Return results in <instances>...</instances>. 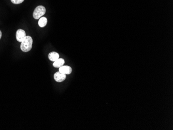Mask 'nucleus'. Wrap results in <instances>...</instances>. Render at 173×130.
I'll return each mask as SVG.
<instances>
[{
	"instance_id": "nucleus-3",
	"label": "nucleus",
	"mask_w": 173,
	"mask_h": 130,
	"mask_svg": "<svg viewBox=\"0 0 173 130\" xmlns=\"http://www.w3.org/2000/svg\"><path fill=\"white\" fill-rule=\"evenodd\" d=\"M16 39L19 42H22L26 37V34L25 31L22 29H19L16 32Z\"/></svg>"
},
{
	"instance_id": "nucleus-5",
	"label": "nucleus",
	"mask_w": 173,
	"mask_h": 130,
	"mask_svg": "<svg viewBox=\"0 0 173 130\" xmlns=\"http://www.w3.org/2000/svg\"><path fill=\"white\" fill-rule=\"evenodd\" d=\"M59 72L60 73L65 74V75H68L72 73V69L70 67V66H67V65H65V66H61L59 68Z\"/></svg>"
},
{
	"instance_id": "nucleus-2",
	"label": "nucleus",
	"mask_w": 173,
	"mask_h": 130,
	"mask_svg": "<svg viewBox=\"0 0 173 130\" xmlns=\"http://www.w3.org/2000/svg\"><path fill=\"white\" fill-rule=\"evenodd\" d=\"M46 9L45 7L42 5H40L36 7L34 11L33 12V17L35 19H38L41 18L46 13Z\"/></svg>"
},
{
	"instance_id": "nucleus-4",
	"label": "nucleus",
	"mask_w": 173,
	"mask_h": 130,
	"mask_svg": "<svg viewBox=\"0 0 173 130\" xmlns=\"http://www.w3.org/2000/svg\"><path fill=\"white\" fill-rule=\"evenodd\" d=\"M66 78V75L60 73L59 71L57 72L54 74V79L57 82H63L64 80H65Z\"/></svg>"
},
{
	"instance_id": "nucleus-10",
	"label": "nucleus",
	"mask_w": 173,
	"mask_h": 130,
	"mask_svg": "<svg viewBox=\"0 0 173 130\" xmlns=\"http://www.w3.org/2000/svg\"><path fill=\"white\" fill-rule=\"evenodd\" d=\"M1 37H2V32L0 31V39L1 38Z\"/></svg>"
},
{
	"instance_id": "nucleus-6",
	"label": "nucleus",
	"mask_w": 173,
	"mask_h": 130,
	"mask_svg": "<svg viewBox=\"0 0 173 130\" xmlns=\"http://www.w3.org/2000/svg\"><path fill=\"white\" fill-rule=\"evenodd\" d=\"M65 63V61L63 59L59 58L53 63V66L56 68H60V67L63 66Z\"/></svg>"
},
{
	"instance_id": "nucleus-8",
	"label": "nucleus",
	"mask_w": 173,
	"mask_h": 130,
	"mask_svg": "<svg viewBox=\"0 0 173 130\" xmlns=\"http://www.w3.org/2000/svg\"><path fill=\"white\" fill-rule=\"evenodd\" d=\"M47 23V19L46 17H42L41 18H40V20L38 21V25L40 27L43 28L45 27Z\"/></svg>"
},
{
	"instance_id": "nucleus-9",
	"label": "nucleus",
	"mask_w": 173,
	"mask_h": 130,
	"mask_svg": "<svg viewBox=\"0 0 173 130\" xmlns=\"http://www.w3.org/2000/svg\"><path fill=\"white\" fill-rule=\"evenodd\" d=\"M11 2L15 4H21V3L23 2L24 0H11Z\"/></svg>"
},
{
	"instance_id": "nucleus-1",
	"label": "nucleus",
	"mask_w": 173,
	"mask_h": 130,
	"mask_svg": "<svg viewBox=\"0 0 173 130\" xmlns=\"http://www.w3.org/2000/svg\"><path fill=\"white\" fill-rule=\"evenodd\" d=\"M32 44H33V40L32 38L30 36H26L24 40L21 42L20 48L21 50L23 52H28L31 50L32 48Z\"/></svg>"
},
{
	"instance_id": "nucleus-7",
	"label": "nucleus",
	"mask_w": 173,
	"mask_h": 130,
	"mask_svg": "<svg viewBox=\"0 0 173 130\" xmlns=\"http://www.w3.org/2000/svg\"><path fill=\"white\" fill-rule=\"evenodd\" d=\"M48 58L51 61L55 62L59 58V55L56 52H51L49 54Z\"/></svg>"
}]
</instances>
